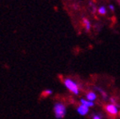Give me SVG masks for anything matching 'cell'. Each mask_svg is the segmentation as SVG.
<instances>
[{
    "mask_svg": "<svg viewBox=\"0 0 120 119\" xmlns=\"http://www.w3.org/2000/svg\"><path fill=\"white\" fill-rule=\"evenodd\" d=\"M98 13L101 15H105L106 13H107V10H106V8H105V7H103V6H102V7H100L98 9Z\"/></svg>",
    "mask_w": 120,
    "mask_h": 119,
    "instance_id": "cell-8",
    "label": "cell"
},
{
    "mask_svg": "<svg viewBox=\"0 0 120 119\" xmlns=\"http://www.w3.org/2000/svg\"><path fill=\"white\" fill-rule=\"evenodd\" d=\"M67 108L63 102H58L53 106V113L57 119H62L66 116Z\"/></svg>",
    "mask_w": 120,
    "mask_h": 119,
    "instance_id": "cell-1",
    "label": "cell"
},
{
    "mask_svg": "<svg viewBox=\"0 0 120 119\" xmlns=\"http://www.w3.org/2000/svg\"><path fill=\"white\" fill-rule=\"evenodd\" d=\"M105 110L108 113H109L112 116H116L118 114V108L114 104H109L107 106H105Z\"/></svg>",
    "mask_w": 120,
    "mask_h": 119,
    "instance_id": "cell-3",
    "label": "cell"
},
{
    "mask_svg": "<svg viewBox=\"0 0 120 119\" xmlns=\"http://www.w3.org/2000/svg\"><path fill=\"white\" fill-rule=\"evenodd\" d=\"M86 98L88 101H91V102H94V100H96L97 98V95L94 92H88L86 94Z\"/></svg>",
    "mask_w": 120,
    "mask_h": 119,
    "instance_id": "cell-5",
    "label": "cell"
},
{
    "mask_svg": "<svg viewBox=\"0 0 120 119\" xmlns=\"http://www.w3.org/2000/svg\"><path fill=\"white\" fill-rule=\"evenodd\" d=\"M64 84L72 93H73L75 95H78L79 93V86H78V84L74 81L72 80L71 78H64Z\"/></svg>",
    "mask_w": 120,
    "mask_h": 119,
    "instance_id": "cell-2",
    "label": "cell"
},
{
    "mask_svg": "<svg viewBox=\"0 0 120 119\" xmlns=\"http://www.w3.org/2000/svg\"><path fill=\"white\" fill-rule=\"evenodd\" d=\"M93 119H102V117L99 115H97V114H94L93 115Z\"/></svg>",
    "mask_w": 120,
    "mask_h": 119,
    "instance_id": "cell-10",
    "label": "cell"
},
{
    "mask_svg": "<svg viewBox=\"0 0 120 119\" xmlns=\"http://www.w3.org/2000/svg\"><path fill=\"white\" fill-rule=\"evenodd\" d=\"M82 20H83V24H84L85 28H86V30L88 32L90 30V28H91V24H90V22L87 19H83Z\"/></svg>",
    "mask_w": 120,
    "mask_h": 119,
    "instance_id": "cell-7",
    "label": "cell"
},
{
    "mask_svg": "<svg viewBox=\"0 0 120 119\" xmlns=\"http://www.w3.org/2000/svg\"><path fill=\"white\" fill-rule=\"evenodd\" d=\"M88 111H89V109H88V107L84 106V105H79V107H78L77 108V112L79 114V115L81 116H85L88 114Z\"/></svg>",
    "mask_w": 120,
    "mask_h": 119,
    "instance_id": "cell-4",
    "label": "cell"
},
{
    "mask_svg": "<svg viewBox=\"0 0 120 119\" xmlns=\"http://www.w3.org/2000/svg\"><path fill=\"white\" fill-rule=\"evenodd\" d=\"M109 8H110L112 11H114V7H113V5H112V4L109 5Z\"/></svg>",
    "mask_w": 120,
    "mask_h": 119,
    "instance_id": "cell-11",
    "label": "cell"
},
{
    "mask_svg": "<svg viewBox=\"0 0 120 119\" xmlns=\"http://www.w3.org/2000/svg\"><path fill=\"white\" fill-rule=\"evenodd\" d=\"M52 91L51 89H46L43 92L42 95H43V97H49V96H50V95L52 94Z\"/></svg>",
    "mask_w": 120,
    "mask_h": 119,
    "instance_id": "cell-9",
    "label": "cell"
},
{
    "mask_svg": "<svg viewBox=\"0 0 120 119\" xmlns=\"http://www.w3.org/2000/svg\"><path fill=\"white\" fill-rule=\"evenodd\" d=\"M80 102L82 105H84V106L88 107V108H90V107H94V102H91V101H87L85 99L82 98L80 99Z\"/></svg>",
    "mask_w": 120,
    "mask_h": 119,
    "instance_id": "cell-6",
    "label": "cell"
}]
</instances>
